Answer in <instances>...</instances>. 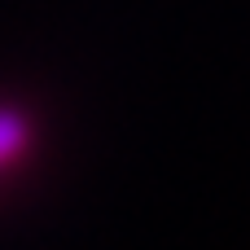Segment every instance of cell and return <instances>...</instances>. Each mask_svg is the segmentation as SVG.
<instances>
[{
	"mask_svg": "<svg viewBox=\"0 0 250 250\" xmlns=\"http://www.w3.org/2000/svg\"><path fill=\"white\" fill-rule=\"evenodd\" d=\"M31 149V119L13 105H0V171Z\"/></svg>",
	"mask_w": 250,
	"mask_h": 250,
	"instance_id": "cell-1",
	"label": "cell"
}]
</instances>
